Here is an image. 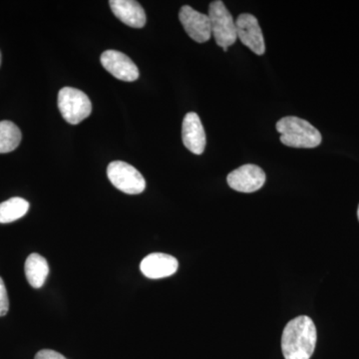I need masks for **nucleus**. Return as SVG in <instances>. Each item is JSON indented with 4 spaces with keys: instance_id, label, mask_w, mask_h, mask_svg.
I'll return each instance as SVG.
<instances>
[{
    "instance_id": "nucleus-14",
    "label": "nucleus",
    "mask_w": 359,
    "mask_h": 359,
    "mask_svg": "<svg viewBox=\"0 0 359 359\" xmlns=\"http://www.w3.org/2000/svg\"><path fill=\"white\" fill-rule=\"evenodd\" d=\"M29 210V203L22 198H11L0 204V224L18 221Z\"/></svg>"
},
{
    "instance_id": "nucleus-18",
    "label": "nucleus",
    "mask_w": 359,
    "mask_h": 359,
    "mask_svg": "<svg viewBox=\"0 0 359 359\" xmlns=\"http://www.w3.org/2000/svg\"><path fill=\"white\" fill-rule=\"evenodd\" d=\"M0 65H1V53H0Z\"/></svg>"
},
{
    "instance_id": "nucleus-11",
    "label": "nucleus",
    "mask_w": 359,
    "mask_h": 359,
    "mask_svg": "<svg viewBox=\"0 0 359 359\" xmlns=\"http://www.w3.org/2000/svg\"><path fill=\"white\" fill-rule=\"evenodd\" d=\"M178 268L179 263L176 257L162 252L149 255L140 264L142 273L152 280L171 276L178 271Z\"/></svg>"
},
{
    "instance_id": "nucleus-15",
    "label": "nucleus",
    "mask_w": 359,
    "mask_h": 359,
    "mask_svg": "<svg viewBox=\"0 0 359 359\" xmlns=\"http://www.w3.org/2000/svg\"><path fill=\"white\" fill-rule=\"evenodd\" d=\"M21 139L20 129L13 122H0V154L13 152L20 146Z\"/></svg>"
},
{
    "instance_id": "nucleus-19",
    "label": "nucleus",
    "mask_w": 359,
    "mask_h": 359,
    "mask_svg": "<svg viewBox=\"0 0 359 359\" xmlns=\"http://www.w3.org/2000/svg\"><path fill=\"white\" fill-rule=\"evenodd\" d=\"M358 221H359V205H358Z\"/></svg>"
},
{
    "instance_id": "nucleus-17",
    "label": "nucleus",
    "mask_w": 359,
    "mask_h": 359,
    "mask_svg": "<svg viewBox=\"0 0 359 359\" xmlns=\"http://www.w3.org/2000/svg\"><path fill=\"white\" fill-rule=\"evenodd\" d=\"M34 359H67L60 354L57 353V351H50V349H43V351H40L39 353H37L36 355H35Z\"/></svg>"
},
{
    "instance_id": "nucleus-1",
    "label": "nucleus",
    "mask_w": 359,
    "mask_h": 359,
    "mask_svg": "<svg viewBox=\"0 0 359 359\" xmlns=\"http://www.w3.org/2000/svg\"><path fill=\"white\" fill-rule=\"evenodd\" d=\"M318 332L314 323L306 316L290 320L282 337V351L285 359H309L316 349Z\"/></svg>"
},
{
    "instance_id": "nucleus-6",
    "label": "nucleus",
    "mask_w": 359,
    "mask_h": 359,
    "mask_svg": "<svg viewBox=\"0 0 359 359\" xmlns=\"http://www.w3.org/2000/svg\"><path fill=\"white\" fill-rule=\"evenodd\" d=\"M266 174L261 167L247 164L233 170L228 175L229 186L241 193H254L266 183Z\"/></svg>"
},
{
    "instance_id": "nucleus-10",
    "label": "nucleus",
    "mask_w": 359,
    "mask_h": 359,
    "mask_svg": "<svg viewBox=\"0 0 359 359\" xmlns=\"http://www.w3.org/2000/svg\"><path fill=\"white\" fill-rule=\"evenodd\" d=\"M182 139L185 147L193 154L202 155L204 153L207 139L204 126L197 113H188L184 118Z\"/></svg>"
},
{
    "instance_id": "nucleus-12",
    "label": "nucleus",
    "mask_w": 359,
    "mask_h": 359,
    "mask_svg": "<svg viewBox=\"0 0 359 359\" xmlns=\"http://www.w3.org/2000/svg\"><path fill=\"white\" fill-rule=\"evenodd\" d=\"M111 9L118 20L132 28H142L146 25V14L143 7L134 0H111Z\"/></svg>"
},
{
    "instance_id": "nucleus-8",
    "label": "nucleus",
    "mask_w": 359,
    "mask_h": 359,
    "mask_svg": "<svg viewBox=\"0 0 359 359\" xmlns=\"http://www.w3.org/2000/svg\"><path fill=\"white\" fill-rule=\"evenodd\" d=\"M179 20L189 36L198 43H205L212 37L211 21L208 14L201 13L189 6L180 9Z\"/></svg>"
},
{
    "instance_id": "nucleus-5",
    "label": "nucleus",
    "mask_w": 359,
    "mask_h": 359,
    "mask_svg": "<svg viewBox=\"0 0 359 359\" xmlns=\"http://www.w3.org/2000/svg\"><path fill=\"white\" fill-rule=\"evenodd\" d=\"M108 178L118 190L128 195L144 192L146 182L138 170L122 161H114L107 168Z\"/></svg>"
},
{
    "instance_id": "nucleus-2",
    "label": "nucleus",
    "mask_w": 359,
    "mask_h": 359,
    "mask_svg": "<svg viewBox=\"0 0 359 359\" xmlns=\"http://www.w3.org/2000/svg\"><path fill=\"white\" fill-rule=\"evenodd\" d=\"M276 131L280 142L287 147L313 149L323 141L320 132L306 120L295 116H287L276 123Z\"/></svg>"
},
{
    "instance_id": "nucleus-3",
    "label": "nucleus",
    "mask_w": 359,
    "mask_h": 359,
    "mask_svg": "<svg viewBox=\"0 0 359 359\" xmlns=\"http://www.w3.org/2000/svg\"><path fill=\"white\" fill-rule=\"evenodd\" d=\"M210 21H211L212 36L222 48H229L237 41L236 21L226 6L221 0L211 2L209 6Z\"/></svg>"
},
{
    "instance_id": "nucleus-16",
    "label": "nucleus",
    "mask_w": 359,
    "mask_h": 359,
    "mask_svg": "<svg viewBox=\"0 0 359 359\" xmlns=\"http://www.w3.org/2000/svg\"><path fill=\"white\" fill-rule=\"evenodd\" d=\"M9 301L7 295L6 285L0 278V316H4L8 313Z\"/></svg>"
},
{
    "instance_id": "nucleus-9",
    "label": "nucleus",
    "mask_w": 359,
    "mask_h": 359,
    "mask_svg": "<svg viewBox=\"0 0 359 359\" xmlns=\"http://www.w3.org/2000/svg\"><path fill=\"white\" fill-rule=\"evenodd\" d=\"M101 65L110 74L122 80L133 82L139 78V70L132 59L120 51L107 50L101 55Z\"/></svg>"
},
{
    "instance_id": "nucleus-4",
    "label": "nucleus",
    "mask_w": 359,
    "mask_h": 359,
    "mask_svg": "<svg viewBox=\"0 0 359 359\" xmlns=\"http://www.w3.org/2000/svg\"><path fill=\"white\" fill-rule=\"evenodd\" d=\"M57 103L61 115L69 124H79L92 112L89 97L81 90L73 87H65L59 91Z\"/></svg>"
},
{
    "instance_id": "nucleus-13",
    "label": "nucleus",
    "mask_w": 359,
    "mask_h": 359,
    "mask_svg": "<svg viewBox=\"0 0 359 359\" xmlns=\"http://www.w3.org/2000/svg\"><path fill=\"white\" fill-rule=\"evenodd\" d=\"M25 271L28 283L34 289L43 287L49 273L46 259L39 254H32L25 262Z\"/></svg>"
},
{
    "instance_id": "nucleus-7",
    "label": "nucleus",
    "mask_w": 359,
    "mask_h": 359,
    "mask_svg": "<svg viewBox=\"0 0 359 359\" xmlns=\"http://www.w3.org/2000/svg\"><path fill=\"white\" fill-rule=\"evenodd\" d=\"M237 37L245 46L257 55H263L266 52V44L263 32L256 16L250 13H242L236 20Z\"/></svg>"
}]
</instances>
